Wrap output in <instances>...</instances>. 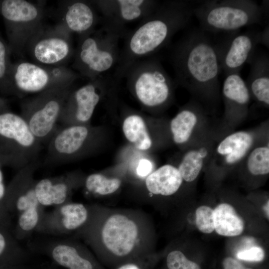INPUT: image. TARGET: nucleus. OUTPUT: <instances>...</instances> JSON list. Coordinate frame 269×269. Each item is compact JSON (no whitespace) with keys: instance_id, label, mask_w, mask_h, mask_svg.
I'll return each mask as SVG.
<instances>
[{"instance_id":"f257e3e1","label":"nucleus","mask_w":269,"mask_h":269,"mask_svg":"<svg viewBox=\"0 0 269 269\" xmlns=\"http://www.w3.org/2000/svg\"><path fill=\"white\" fill-rule=\"evenodd\" d=\"M86 224L78 232L106 267L152 254L151 232L145 214L137 210L89 206Z\"/></svg>"},{"instance_id":"f03ea898","label":"nucleus","mask_w":269,"mask_h":269,"mask_svg":"<svg viewBox=\"0 0 269 269\" xmlns=\"http://www.w3.org/2000/svg\"><path fill=\"white\" fill-rule=\"evenodd\" d=\"M194 5L185 0L160 1L156 8L128 32L113 77L118 83L130 66L166 45L193 16Z\"/></svg>"},{"instance_id":"7ed1b4c3","label":"nucleus","mask_w":269,"mask_h":269,"mask_svg":"<svg viewBox=\"0 0 269 269\" xmlns=\"http://www.w3.org/2000/svg\"><path fill=\"white\" fill-rule=\"evenodd\" d=\"M170 59L176 83L204 100L217 99L221 70L210 33L199 27L190 30L173 46Z\"/></svg>"},{"instance_id":"20e7f679","label":"nucleus","mask_w":269,"mask_h":269,"mask_svg":"<svg viewBox=\"0 0 269 269\" xmlns=\"http://www.w3.org/2000/svg\"><path fill=\"white\" fill-rule=\"evenodd\" d=\"M38 166L37 160L18 169L6 186V206L11 221L15 219L11 232L17 240L36 231L45 213L34 191V175Z\"/></svg>"},{"instance_id":"39448f33","label":"nucleus","mask_w":269,"mask_h":269,"mask_svg":"<svg viewBox=\"0 0 269 269\" xmlns=\"http://www.w3.org/2000/svg\"><path fill=\"white\" fill-rule=\"evenodd\" d=\"M264 15L263 7L252 0H205L193 9L199 28L210 34L229 33L260 24Z\"/></svg>"},{"instance_id":"423d86ee","label":"nucleus","mask_w":269,"mask_h":269,"mask_svg":"<svg viewBox=\"0 0 269 269\" xmlns=\"http://www.w3.org/2000/svg\"><path fill=\"white\" fill-rule=\"evenodd\" d=\"M121 38L102 26L80 35L73 56V68L89 80L106 75L117 65Z\"/></svg>"},{"instance_id":"0eeeda50","label":"nucleus","mask_w":269,"mask_h":269,"mask_svg":"<svg viewBox=\"0 0 269 269\" xmlns=\"http://www.w3.org/2000/svg\"><path fill=\"white\" fill-rule=\"evenodd\" d=\"M124 78L138 102L148 109H159L168 104L176 83L156 57L135 61L128 69Z\"/></svg>"},{"instance_id":"6e6552de","label":"nucleus","mask_w":269,"mask_h":269,"mask_svg":"<svg viewBox=\"0 0 269 269\" xmlns=\"http://www.w3.org/2000/svg\"><path fill=\"white\" fill-rule=\"evenodd\" d=\"M42 144L20 115L0 111V162L18 170L38 160Z\"/></svg>"},{"instance_id":"1a4fd4ad","label":"nucleus","mask_w":269,"mask_h":269,"mask_svg":"<svg viewBox=\"0 0 269 269\" xmlns=\"http://www.w3.org/2000/svg\"><path fill=\"white\" fill-rule=\"evenodd\" d=\"M73 84L53 88L24 99L20 115L42 144H47L56 131Z\"/></svg>"},{"instance_id":"9d476101","label":"nucleus","mask_w":269,"mask_h":269,"mask_svg":"<svg viewBox=\"0 0 269 269\" xmlns=\"http://www.w3.org/2000/svg\"><path fill=\"white\" fill-rule=\"evenodd\" d=\"M0 14L11 54L23 56L29 40L43 25V3L26 0H0Z\"/></svg>"},{"instance_id":"9b49d317","label":"nucleus","mask_w":269,"mask_h":269,"mask_svg":"<svg viewBox=\"0 0 269 269\" xmlns=\"http://www.w3.org/2000/svg\"><path fill=\"white\" fill-rule=\"evenodd\" d=\"M80 75L66 66H48L20 60L12 63V95L19 98L53 88L72 85Z\"/></svg>"},{"instance_id":"f8f14e48","label":"nucleus","mask_w":269,"mask_h":269,"mask_svg":"<svg viewBox=\"0 0 269 269\" xmlns=\"http://www.w3.org/2000/svg\"><path fill=\"white\" fill-rule=\"evenodd\" d=\"M71 34L58 24L43 26L29 40L25 49L33 62L48 66H66L73 58Z\"/></svg>"},{"instance_id":"ddd939ff","label":"nucleus","mask_w":269,"mask_h":269,"mask_svg":"<svg viewBox=\"0 0 269 269\" xmlns=\"http://www.w3.org/2000/svg\"><path fill=\"white\" fill-rule=\"evenodd\" d=\"M95 132L87 124L59 126L47 144L46 164H62L89 152Z\"/></svg>"},{"instance_id":"4468645a","label":"nucleus","mask_w":269,"mask_h":269,"mask_svg":"<svg viewBox=\"0 0 269 269\" xmlns=\"http://www.w3.org/2000/svg\"><path fill=\"white\" fill-rule=\"evenodd\" d=\"M117 84L112 75H106L73 89L65 102L58 123L62 126L87 124L106 91Z\"/></svg>"},{"instance_id":"2eb2a0df","label":"nucleus","mask_w":269,"mask_h":269,"mask_svg":"<svg viewBox=\"0 0 269 269\" xmlns=\"http://www.w3.org/2000/svg\"><path fill=\"white\" fill-rule=\"evenodd\" d=\"M100 13L102 26L124 38L126 26L150 14L160 1L153 0H91Z\"/></svg>"},{"instance_id":"dca6fc26","label":"nucleus","mask_w":269,"mask_h":269,"mask_svg":"<svg viewBox=\"0 0 269 269\" xmlns=\"http://www.w3.org/2000/svg\"><path fill=\"white\" fill-rule=\"evenodd\" d=\"M223 38L215 42L220 70L225 76L239 73L254 54L261 42V31L240 30L226 33Z\"/></svg>"},{"instance_id":"f3484780","label":"nucleus","mask_w":269,"mask_h":269,"mask_svg":"<svg viewBox=\"0 0 269 269\" xmlns=\"http://www.w3.org/2000/svg\"><path fill=\"white\" fill-rule=\"evenodd\" d=\"M89 215V206L70 201L45 213L36 231L53 235L77 233L86 224Z\"/></svg>"},{"instance_id":"a211bd4d","label":"nucleus","mask_w":269,"mask_h":269,"mask_svg":"<svg viewBox=\"0 0 269 269\" xmlns=\"http://www.w3.org/2000/svg\"><path fill=\"white\" fill-rule=\"evenodd\" d=\"M85 178L76 172L35 180L34 191L43 207L57 206L71 201L72 192L83 185Z\"/></svg>"},{"instance_id":"6ab92c4d","label":"nucleus","mask_w":269,"mask_h":269,"mask_svg":"<svg viewBox=\"0 0 269 269\" xmlns=\"http://www.w3.org/2000/svg\"><path fill=\"white\" fill-rule=\"evenodd\" d=\"M58 24L68 32L81 35L94 29L100 22V15L91 1H62Z\"/></svg>"},{"instance_id":"aec40b11","label":"nucleus","mask_w":269,"mask_h":269,"mask_svg":"<svg viewBox=\"0 0 269 269\" xmlns=\"http://www.w3.org/2000/svg\"><path fill=\"white\" fill-rule=\"evenodd\" d=\"M47 247L53 260L67 269H104L86 247L79 242L59 241Z\"/></svg>"},{"instance_id":"412c9836","label":"nucleus","mask_w":269,"mask_h":269,"mask_svg":"<svg viewBox=\"0 0 269 269\" xmlns=\"http://www.w3.org/2000/svg\"><path fill=\"white\" fill-rule=\"evenodd\" d=\"M250 69L246 84L250 95L258 102L269 104V56L265 52H256L248 63Z\"/></svg>"},{"instance_id":"4be33fe9","label":"nucleus","mask_w":269,"mask_h":269,"mask_svg":"<svg viewBox=\"0 0 269 269\" xmlns=\"http://www.w3.org/2000/svg\"><path fill=\"white\" fill-rule=\"evenodd\" d=\"M182 181L178 168L170 164H165L146 176L145 184L149 193L167 196L175 193Z\"/></svg>"},{"instance_id":"5701e85b","label":"nucleus","mask_w":269,"mask_h":269,"mask_svg":"<svg viewBox=\"0 0 269 269\" xmlns=\"http://www.w3.org/2000/svg\"><path fill=\"white\" fill-rule=\"evenodd\" d=\"M214 230L219 235L235 237L244 231L245 223L235 208L228 203H221L214 210Z\"/></svg>"},{"instance_id":"b1692460","label":"nucleus","mask_w":269,"mask_h":269,"mask_svg":"<svg viewBox=\"0 0 269 269\" xmlns=\"http://www.w3.org/2000/svg\"><path fill=\"white\" fill-rule=\"evenodd\" d=\"M253 143V137L248 133L238 132L225 137L218 145L217 152L225 155L227 163L233 164L241 159Z\"/></svg>"},{"instance_id":"393cba45","label":"nucleus","mask_w":269,"mask_h":269,"mask_svg":"<svg viewBox=\"0 0 269 269\" xmlns=\"http://www.w3.org/2000/svg\"><path fill=\"white\" fill-rule=\"evenodd\" d=\"M223 95L229 108H245L251 95L245 81L239 73L225 77L222 88Z\"/></svg>"},{"instance_id":"a878e982","label":"nucleus","mask_w":269,"mask_h":269,"mask_svg":"<svg viewBox=\"0 0 269 269\" xmlns=\"http://www.w3.org/2000/svg\"><path fill=\"white\" fill-rule=\"evenodd\" d=\"M123 131L126 138L138 149L147 150L152 145L143 118L137 114H130L124 119Z\"/></svg>"},{"instance_id":"bb28decb","label":"nucleus","mask_w":269,"mask_h":269,"mask_svg":"<svg viewBox=\"0 0 269 269\" xmlns=\"http://www.w3.org/2000/svg\"><path fill=\"white\" fill-rule=\"evenodd\" d=\"M197 122V114L193 109L186 108L180 110L170 122L174 141L182 144L188 141Z\"/></svg>"},{"instance_id":"cd10ccee","label":"nucleus","mask_w":269,"mask_h":269,"mask_svg":"<svg viewBox=\"0 0 269 269\" xmlns=\"http://www.w3.org/2000/svg\"><path fill=\"white\" fill-rule=\"evenodd\" d=\"M121 180L117 177L110 178L100 173L91 174L85 178L83 185L90 194L103 196L116 192L121 187Z\"/></svg>"},{"instance_id":"c85d7f7f","label":"nucleus","mask_w":269,"mask_h":269,"mask_svg":"<svg viewBox=\"0 0 269 269\" xmlns=\"http://www.w3.org/2000/svg\"><path fill=\"white\" fill-rule=\"evenodd\" d=\"M207 154V150L204 148L191 150L185 153L177 168L183 180L192 182L198 177Z\"/></svg>"},{"instance_id":"c756f323","label":"nucleus","mask_w":269,"mask_h":269,"mask_svg":"<svg viewBox=\"0 0 269 269\" xmlns=\"http://www.w3.org/2000/svg\"><path fill=\"white\" fill-rule=\"evenodd\" d=\"M8 45L0 34V92L5 95H12L10 73L12 63Z\"/></svg>"},{"instance_id":"7c9ffc66","label":"nucleus","mask_w":269,"mask_h":269,"mask_svg":"<svg viewBox=\"0 0 269 269\" xmlns=\"http://www.w3.org/2000/svg\"><path fill=\"white\" fill-rule=\"evenodd\" d=\"M247 167L254 175L267 174L269 172V148L258 147L250 154L247 159Z\"/></svg>"},{"instance_id":"2f4dec72","label":"nucleus","mask_w":269,"mask_h":269,"mask_svg":"<svg viewBox=\"0 0 269 269\" xmlns=\"http://www.w3.org/2000/svg\"><path fill=\"white\" fill-rule=\"evenodd\" d=\"M20 247L11 229L0 226V260L21 252Z\"/></svg>"},{"instance_id":"473e14b6","label":"nucleus","mask_w":269,"mask_h":269,"mask_svg":"<svg viewBox=\"0 0 269 269\" xmlns=\"http://www.w3.org/2000/svg\"><path fill=\"white\" fill-rule=\"evenodd\" d=\"M195 224L200 232L210 234L214 231V210L208 206H201L195 211Z\"/></svg>"},{"instance_id":"72a5a7b5","label":"nucleus","mask_w":269,"mask_h":269,"mask_svg":"<svg viewBox=\"0 0 269 269\" xmlns=\"http://www.w3.org/2000/svg\"><path fill=\"white\" fill-rule=\"evenodd\" d=\"M166 264L168 269H200L197 264L188 260L179 250L171 251L167 254Z\"/></svg>"},{"instance_id":"f704fd0d","label":"nucleus","mask_w":269,"mask_h":269,"mask_svg":"<svg viewBox=\"0 0 269 269\" xmlns=\"http://www.w3.org/2000/svg\"><path fill=\"white\" fill-rule=\"evenodd\" d=\"M3 167L0 162V226L11 230L12 221L5 203L6 186L4 182L2 170Z\"/></svg>"},{"instance_id":"c9c22d12","label":"nucleus","mask_w":269,"mask_h":269,"mask_svg":"<svg viewBox=\"0 0 269 269\" xmlns=\"http://www.w3.org/2000/svg\"><path fill=\"white\" fill-rule=\"evenodd\" d=\"M152 254L124 263L114 269H151L154 263Z\"/></svg>"},{"instance_id":"e433bc0d","label":"nucleus","mask_w":269,"mask_h":269,"mask_svg":"<svg viewBox=\"0 0 269 269\" xmlns=\"http://www.w3.org/2000/svg\"><path fill=\"white\" fill-rule=\"evenodd\" d=\"M238 259L249 262H261L265 258V252L260 247H253L239 252L237 254Z\"/></svg>"},{"instance_id":"4c0bfd02","label":"nucleus","mask_w":269,"mask_h":269,"mask_svg":"<svg viewBox=\"0 0 269 269\" xmlns=\"http://www.w3.org/2000/svg\"><path fill=\"white\" fill-rule=\"evenodd\" d=\"M152 165L148 159H141L137 165L136 171L137 174L141 177H146L152 172Z\"/></svg>"},{"instance_id":"58836bf2","label":"nucleus","mask_w":269,"mask_h":269,"mask_svg":"<svg viewBox=\"0 0 269 269\" xmlns=\"http://www.w3.org/2000/svg\"><path fill=\"white\" fill-rule=\"evenodd\" d=\"M222 265L223 269H252L246 268L242 263L232 257L225 258Z\"/></svg>"},{"instance_id":"ea45409f","label":"nucleus","mask_w":269,"mask_h":269,"mask_svg":"<svg viewBox=\"0 0 269 269\" xmlns=\"http://www.w3.org/2000/svg\"><path fill=\"white\" fill-rule=\"evenodd\" d=\"M269 26L266 27L263 31L261 32V42L266 46L269 47Z\"/></svg>"},{"instance_id":"a19ab883","label":"nucleus","mask_w":269,"mask_h":269,"mask_svg":"<svg viewBox=\"0 0 269 269\" xmlns=\"http://www.w3.org/2000/svg\"><path fill=\"white\" fill-rule=\"evenodd\" d=\"M7 103L6 99L0 97V111L7 108Z\"/></svg>"},{"instance_id":"79ce46f5","label":"nucleus","mask_w":269,"mask_h":269,"mask_svg":"<svg viewBox=\"0 0 269 269\" xmlns=\"http://www.w3.org/2000/svg\"><path fill=\"white\" fill-rule=\"evenodd\" d=\"M269 200L266 202V204L264 206V210L265 211V213L268 218L269 219Z\"/></svg>"}]
</instances>
